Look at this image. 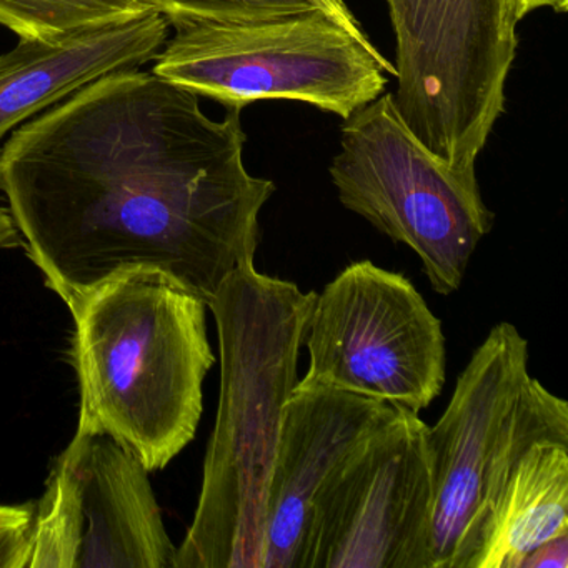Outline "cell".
Listing matches in <instances>:
<instances>
[{"label":"cell","mask_w":568,"mask_h":568,"mask_svg":"<svg viewBox=\"0 0 568 568\" xmlns=\"http://www.w3.org/2000/svg\"><path fill=\"white\" fill-rule=\"evenodd\" d=\"M241 109L207 118L154 72H112L12 132L0 192L65 305L118 275L159 272L205 302L261 244L275 184L248 174Z\"/></svg>","instance_id":"1"},{"label":"cell","mask_w":568,"mask_h":568,"mask_svg":"<svg viewBox=\"0 0 568 568\" xmlns=\"http://www.w3.org/2000/svg\"><path fill=\"white\" fill-rule=\"evenodd\" d=\"M315 295L248 264L207 302L217 325L221 395L201 497L174 568H262L282 412L298 382Z\"/></svg>","instance_id":"2"},{"label":"cell","mask_w":568,"mask_h":568,"mask_svg":"<svg viewBox=\"0 0 568 568\" xmlns=\"http://www.w3.org/2000/svg\"><path fill=\"white\" fill-rule=\"evenodd\" d=\"M75 322L78 430L99 432L149 470L192 440L215 364L207 302L159 272L118 275L68 304Z\"/></svg>","instance_id":"3"},{"label":"cell","mask_w":568,"mask_h":568,"mask_svg":"<svg viewBox=\"0 0 568 568\" xmlns=\"http://www.w3.org/2000/svg\"><path fill=\"white\" fill-rule=\"evenodd\" d=\"M568 444V404L528 372V342L495 325L427 430L434 504L424 568H470L488 518L521 455Z\"/></svg>","instance_id":"4"},{"label":"cell","mask_w":568,"mask_h":568,"mask_svg":"<svg viewBox=\"0 0 568 568\" xmlns=\"http://www.w3.org/2000/svg\"><path fill=\"white\" fill-rule=\"evenodd\" d=\"M152 72L227 109L305 102L347 119L384 94L392 65L325 9L272 21L178 26Z\"/></svg>","instance_id":"5"},{"label":"cell","mask_w":568,"mask_h":568,"mask_svg":"<svg viewBox=\"0 0 568 568\" xmlns=\"http://www.w3.org/2000/svg\"><path fill=\"white\" fill-rule=\"evenodd\" d=\"M331 164L338 201L420 258L432 288H460L475 248L494 227L477 172L462 171L414 134L394 94L344 119Z\"/></svg>","instance_id":"6"},{"label":"cell","mask_w":568,"mask_h":568,"mask_svg":"<svg viewBox=\"0 0 568 568\" xmlns=\"http://www.w3.org/2000/svg\"><path fill=\"white\" fill-rule=\"evenodd\" d=\"M397 41L395 102L435 154L475 171L505 109L517 54L507 0H385Z\"/></svg>","instance_id":"7"},{"label":"cell","mask_w":568,"mask_h":568,"mask_svg":"<svg viewBox=\"0 0 568 568\" xmlns=\"http://www.w3.org/2000/svg\"><path fill=\"white\" fill-rule=\"evenodd\" d=\"M304 345L308 368L297 387H331L414 414L445 384L442 322L415 285L374 262L347 265L315 295Z\"/></svg>","instance_id":"8"},{"label":"cell","mask_w":568,"mask_h":568,"mask_svg":"<svg viewBox=\"0 0 568 568\" xmlns=\"http://www.w3.org/2000/svg\"><path fill=\"white\" fill-rule=\"evenodd\" d=\"M149 474L111 435L75 432L34 504L26 568H174Z\"/></svg>","instance_id":"9"},{"label":"cell","mask_w":568,"mask_h":568,"mask_svg":"<svg viewBox=\"0 0 568 568\" xmlns=\"http://www.w3.org/2000/svg\"><path fill=\"white\" fill-rule=\"evenodd\" d=\"M428 425L397 414L325 481L312 507L304 568H424L434 485Z\"/></svg>","instance_id":"10"},{"label":"cell","mask_w":568,"mask_h":568,"mask_svg":"<svg viewBox=\"0 0 568 568\" xmlns=\"http://www.w3.org/2000/svg\"><path fill=\"white\" fill-rule=\"evenodd\" d=\"M398 407L331 387H297L282 412L265 508L262 568H304L312 507L335 468Z\"/></svg>","instance_id":"11"},{"label":"cell","mask_w":568,"mask_h":568,"mask_svg":"<svg viewBox=\"0 0 568 568\" xmlns=\"http://www.w3.org/2000/svg\"><path fill=\"white\" fill-rule=\"evenodd\" d=\"M168 19L148 9L51 39H21L0 55V145L6 135L112 72L154 62Z\"/></svg>","instance_id":"12"},{"label":"cell","mask_w":568,"mask_h":568,"mask_svg":"<svg viewBox=\"0 0 568 568\" xmlns=\"http://www.w3.org/2000/svg\"><path fill=\"white\" fill-rule=\"evenodd\" d=\"M568 534V444L535 442L515 465L470 568H520L531 550Z\"/></svg>","instance_id":"13"},{"label":"cell","mask_w":568,"mask_h":568,"mask_svg":"<svg viewBox=\"0 0 568 568\" xmlns=\"http://www.w3.org/2000/svg\"><path fill=\"white\" fill-rule=\"evenodd\" d=\"M148 9L145 0H0V26L19 39H51Z\"/></svg>","instance_id":"14"},{"label":"cell","mask_w":568,"mask_h":568,"mask_svg":"<svg viewBox=\"0 0 568 568\" xmlns=\"http://www.w3.org/2000/svg\"><path fill=\"white\" fill-rule=\"evenodd\" d=\"M145 2L161 12L172 28L197 24V22L242 24V22L272 21V19L314 11V9H325L334 14L325 6L324 0H145Z\"/></svg>","instance_id":"15"},{"label":"cell","mask_w":568,"mask_h":568,"mask_svg":"<svg viewBox=\"0 0 568 568\" xmlns=\"http://www.w3.org/2000/svg\"><path fill=\"white\" fill-rule=\"evenodd\" d=\"M34 504L0 505V568H26Z\"/></svg>","instance_id":"16"},{"label":"cell","mask_w":568,"mask_h":568,"mask_svg":"<svg viewBox=\"0 0 568 568\" xmlns=\"http://www.w3.org/2000/svg\"><path fill=\"white\" fill-rule=\"evenodd\" d=\"M520 568H568V534L538 545L524 558Z\"/></svg>","instance_id":"17"},{"label":"cell","mask_w":568,"mask_h":568,"mask_svg":"<svg viewBox=\"0 0 568 568\" xmlns=\"http://www.w3.org/2000/svg\"><path fill=\"white\" fill-rule=\"evenodd\" d=\"M507 6L511 18L520 22L521 19L538 9H551L557 14H565L568 9V0H507Z\"/></svg>","instance_id":"18"},{"label":"cell","mask_w":568,"mask_h":568,"mask_svg":"<svg viewBox=\"0 0 568 568\" xmlns=\"http://www.w3.org/2000/svg\"><path fill=\"white\" fill-rule=\"evenodd\" d=\"M22 239L9 211L0 207V251L21 247Z\"/></svg>","instance_id":"19"},{"label":"cell","mask_w":568,"mask_h":568,"mask_svg":"<svg viewBox=\"0 0 568 568\" xmlns=\"http://www.w3.org/2000/svg\"><path fill=\"white\" fill-rule=\"evenodd\" d=\"M325 4H331L332 0H324Z\"/></svg>","instance_id":"20"}]
</instances>
